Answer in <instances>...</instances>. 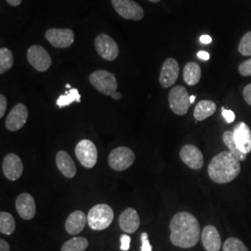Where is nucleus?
Instances as JSON below:
<instances>
[{"label":"nucleus","mask_w":251,"mask_h":251,"mask_svg":"<svg viewBox=\"0 0 251 251\" xmlns=\"http://www.w3.org/2000/svg\"><path fill=\"white\" fill-rule=\"evenodd\" d=\"M171 242L181 249L195 247L200 239V226L197 218L189 212L173 216L170 224Z\"/></svg>","instance_id":"nucleus-1"},{"label":"nucleus","mask_w":251,"mask_h":251,"mask_svg":"<svg viewBox=\"0 0 251 251\" xmlns=\"http://www.w3.org/2000/svg\"><path fill=\"white\" fill-rule=\"evenodd\" d=\"M240 171V161L230 151L218 153L211 159L207 168L209 178L219 184L233 181Z\"/></svg>","instance_id":"nucleus-2"},{"label":"nucleus","mask_w":251,"mask_h":251,"mask_svg":"<svg viewBox=\"0 0 251 251\" xmlns=\"http://www.w3.org/2000/svg\"><path fill=\"white\" fill-rule=\"evenodd\" d=\"M88 225L92 230L101 231L108 228L114 221V210L106 204H98L91 207L88 214Z\"/></svg>","instance_id":"nucleus-3"},{"label":"nucleus","mask_w":251,"mask_h":251,"mask_svg":"<svg viewBox=\"0 0 251 251\" xmlns=\"http://www.w3.org/2000/svg\"><path fill=\"white\" fill-rule=\"evenodd\" d=\"M90 84L100 93L112 96L117 90V81L114 74L105 70H97L90 75Z\"/></svg>","instance_id":"nucleus-4"},{"label":"nucleus","mask_w":251,"mask_h":251,"mask_svg":"<svg viewBox=\"0 0 251 251\" xmlns=\"http://www.w3.org/2000/svg\"><path fill=\"white\" fill-rule=\"evenodd\" d=\"M135 153L131 149L120 146L110 152L108 157V163L111 169L116 171H123L127 170L134 163Z\"/></svg>","instance_id":"nucleus-5"},{"label":"nucleus","mask_w":251,"mask_h":251,"mask_svg":"<svg viewBox=\"0 0 251 251\" xmlns=\"http://www.w3.org/2000/svg\"><path fill=\"white\" fill-rule=\"evenodd\" d=\"M75 156L81 165L87 169H92L98 161V150L90 140H82L75 146Z\"/></svg>","instance_id":"nucleus-6"},{"label":"nucleus","mask_w":251,"mask_h":251,"mask_svg":"<svg viewBox=\"0 0 251 251\" xmlns=\"http://www.w3.org/2000/svg\"><path fill=\"white\" fill-rule=\"evenodd\" d=\"M169 102L175 115H186L191 105L188 91L182 86H175L169 94Z\"/></svg>","instance_id":"nucleus-7"},{"label":"nucleus","mask_w":251,"mask_h":251,"mask_svg":"<svg viewBox=\"0 0 251 251\" xmlns=\"http://www.w3.org/2000/svg\"><path fill=\"white\" fill-rule=\"evenodd\" d=\"M112 5L117 13L124 19L140 21L144 18V9L133 0H112Z\"/></svg>","instance_id":"nucleus-8"},{"label":"nucleus","mask_w":251,"mask_h":251,"mask_svg":"<svg viewBox=\"0 0 251 251\" xmlns=\"http://www.w3.org/2000/svg\"><path fill=\"white\" fill-rule=\"evenodd\" d=\"M27 60L38 72H45L51 65L50 56L42 46L30 47L27 51Z\"/></svg>","instance_id":"nucleus-9"},{"label":"nucleus","mask_w":251,"mask_h":251,"mask_svg":"<svg viewBox=\"0 0 251 251\" xmlns=\"http://www.w3.org/2000/svg\"><path fill=\"white\" fill-rule=\"evenodd\" d=\"M95 49L100 56L106 61H115L118 57L119 49L111 36L100 34L95 39Z\"/></svg>","instance_id":"nucleus-10"},{"label":"nucleus","mask_w":251,"mask_h":251,"mask_svg":"<svg viewBox=\"0 0 251 251\" xmlns=\"http://www.w3.org/2000/svg\"><path fill=\"white\" fill-rule=\"evenodd\" d=\"M47 40L57 49H65L72 45L75 41V34L71 29L50 28L46 32Z\"/></svg>","instance_id":"nucleus-11"},{"label":"nucleus","mask_w":251,"mask_h":251,"mask_svg":"<svg viewBox=\"0 0 251 251\" xmlns=\"http://www.w3.org/2000/svg\"><path fill=\"white\" fill-rule=\"evenodd\" d=\"M179 157L190 169L198 171L204 165V156L197 146L193 144L184 145L179 151Z\"/></svg>","instance_id":"nucleus-12"},{"label":"nucleus","mask_w":251,"mask_h":251,"mask_svg":"<svg viewBox=\"0 0 251 251\" xmlns=\"http://www.w3.org/2000/svg\"><path fill=\"white\" fill-rule=\"evenodd\" d=\"M179 73V66L178 62L173 59H167L163 65L159 75V83L164 89H168L175 84L178 79Z\"/></svg>","instance_id":"nucleus-13"},{"label":"nucleus","mask_w":251,"mask_h":251,"mask_svg":"<svg viewBox=\"0 0 251 251\" xmlns=\"http://www.w3.org/2000/svg\"><path fill=\"white\" fill-rule=\"evenodd\" d=\"M2 170L4 175L9 180H17L24 172V165L22 159L15 153H9L4 157Z\"/></svg>","instance_id":"nucleus-14"},{"label":"nucleus","mask_w":251,"mask_h":251,"mask_svg":"<svg viewBox=\"0 0 251 251\" xmlns=\"http://www.w3.org/2000/svg\"><path fill=\"white\" fill-rule=\"evenodd\" d=\"M28 109L23 103H18L12 108L6 119V127L10 131H17L26 123Z\"/></svg>","instance_id":"nucleus-15"},{"label":"nucleus","mask_w":251,"mask_h":251,"mask_svg":"<svg viewBox=\"0 0 251 251\" xmlns=\"http://www.w3.org/2000/svg\"><path fill=\"white\" fill-rule=\"evenodd\" d=\"M15 205L19 215L24 220L30 221L36 215V202L32 195L28 193H23L19 195Z\"/></svg>","instance_id":"nucleus-16"},{"label":"nucleus","mask_w":251,"mask_h":251,"mask_svg":"<svg viewBox=\"0 0 251 251\" xmlns=\"http://www.w3.org/2000/svg\"><path fill=\"white\" fill-rule=\"evenodd\" d=\"M233 138L241 152L248 154L251 152V127L245 122H240L233 127Z\"/></svg>","instance_id":"nucleus-17"},{"label":"nucleus","mask_w":251,"mask_h":251,"mask_svg":"<svg viewBox=\"0 0 251 251\" xmlns=\"http://www.w3.org/2000/svg\"><path fill=\"white\" fill-rule=\"evenodd\" d=\"M118 222L121 230L127 233H134L141 225L139 214L132 207L125 209L119 216Z\"/></svg>","instance_id":"nucleus-18"},{"label":"nucleus","mask_w":251,"mask_h":251,"mask_svg":"<svg viewBox=\"0 0 251 251\" xmlns=\"http://www.w3.org/2000/svg\"><path fill=\"white\" fill-rule=\"evenodd\" d=\"M201 240L206 251H219L222 248L221 235L213 225H207L203 229Z\"/></svg>","instance_id":"nucleus-19"},{"label":"nucleus","mask_w":251,"mask_h":251,"mask_svg":"<svg viewBox=\"0 0 251 251\" xmlns=\"http://www.w3.org/2000/svg\"><path fill=\"white\" fill-rule=\"evenodd\" d=\"M86 224H88V217L81 210H75L68 216L65 222V230L66 232L72 235L80 233Z\"/></svg>","instance_id":"nucleus-20"},{"label":"nucleus","mask_w":251,"mask_h":251,"mask_svg":"<svg viewBox=\"0 0 251 251\" xmlns=\"http://www.w3.org/2000/svg\"><path fill=\"white\" fill-rule=\"evenodd\" d=\"M56 165L64 177L68 179H72L75 176L76 167L68 152L65 151H59L57 152Z\"/></svg>","instance_id":"nucleus-21"},{"label":"nucleus","mask_w":251,"mask_h":251,"mask_svg":"<svg viewBox=\"0 0 251 251\" xmlns=\"http://www.w3.org/2000/svg\"><path fill=\"white\" fill-rule=\"evenodd\" d=\"M217 110L215 102L208 100H200L194 111V117L197 121H203L206 118L213 116Z\"/></svg>","instance_id":"nucleus-22"},{"label":"nucleus","mask_w":251,"mask_h":251,"mask_svg":"<svg viewBox=\"0 0 251 251\" xmlns=\"http://www.w3.org/2000/svg\"><path fill=\"white\" fill-rule=\"evenodd\" d=\"M201 78V67L198 63L190 62L183 68V79L189 86L197 85Z\"/></svg>","instance_id":"nucleus-23"},{"label":"nucleus","mask_w":251,"mask_h":251,"mask_svg":"<svg viewBox=\"0 0 251 251\" xmlns=\"http://www.w3.org/2000/svg\"><path fill=\"white\" fill-rule=\"evenodd\" d=\"M223 141L225 145L228 147L229 151L232 152L239 161H245L247 159V154L241 152L236 145V143L233 138V131H225L223 135Z\"/></svg>","instance_id":"nucleus-24"},{"label":"nucleus","mask_w":251,"mask_h":251,"mask_svg":"<svg viewBox=\"0 0 251 251\" xmlns=\"http://www.w3.org/2000/svg\"><path fill=\"white\" fill-rule=\"evenodd\" d=\"M16 229V223L13 218L9 212L1 211L0 213V232L6 235H10L14 233Z\"/></svg>","instance_id":"nucleus-25"},{"label":"nucleus","mask_w":251,"mask_h":251,"mask_svg":"<svg viewBox=\"0 0 251 251\" xmlns=\"http://www.w3.org/2000/svg\"><path fill=\"white\" fill-rule=\"evenodd\" d=\"M89 247V241L85 237H74L64 243L61 251H85Z\"/></svg>","instance_id":"nucleus-26"},{"label":"nucleus","mask_w":251,"mask_h":251,"mask_svg":"<svg viewBox=\"0 0 251 251\" xmlns=\"http://www.w3.org/2000/svg\"><path fill=\"white\" fill-rule=\"evenodd\" d=\"M81 96L78 92V90L76 89H70L67 91H65V93L61 95L56 103L58 105V107L63 108L70 105L74 101H77V102H80Z\"/></svg>","instance_id":"nucleus-27"},{"label":"nucleus","mask_w":251,"mask_h":251,"mask_svg":"<svg viewBox=\"0 0 251 251\" xmlns=\"http://www.w3.org/2000/svg\"><path fill=\"white\" fill-rule=\"evenodd\" d=\"M13 55L9 49L2 48L0 50V74L8 72L13 66Z\"/></svg>","instance_id":"nucleus-28"},{"label":"nucleus","mask_w":251,"mask_h":251,"mask_svg":"<svg viewBox=\"0 0 251 251\" xmlns=\"http://www.w3.org/2000/svg\"><path fill=\"white\" fill-rule=\"evenodd\" d=\"M223 251H250L246 245L236 237L228 238L223 247Z\"/></svg>","instance_id":"nucleus-29"},{"label":"nucleus","mask_w":251,"mask_h":251,"mask_svg":"<svg viewBox=\"0 0 251 251\" xmlns=\"http://www.w3.org/2000/svg\"><path fill=\"white\" fill-rule=\"evenodd\" d=\"M238 51L243 56H251V31L243 36L238 46Z\"/></svg>","instance_id":"nucleus-30"},{"label":"nucleus","mask_w":251,"mask_h":251,"mask_svg":"<svg viewBox=\"0 0 251 251\" xmlns=\"http://www.w3.org/2000/svg\"><path fill=\"white\" fill-rule=\"evenodd\" d=\"M238 71L243 76H251V58L239 65Z\"/></svg>","instance_id":"nucleus-31"},{"label":"nucleus","mask_w":251,"mask_h":251,"mask_svg":"<svg viewBox=\"0 0 251 251\" xmlns=\"http://www.w3.org/2000/svg\"><path fill=\"white\" fill-rule=\"evenodd\" d=\"M141 241H142L141 251H152V246H151V244L149 242V239H148V233H142Z\"/></svg>","instance_id":"nucleus-32"},{"label":"nucleus","mask_w":251,"mask_h":251,"mask_svg":"<svg viewBox=\"0 0 251 251\" xmlns=\"http://www.w3.org/2000/svg\"><path fill=\"white\" fill-rule=\"evenodd\" d=\"M130 242H131V238L130 236H128L127 234H122L120 237V243H121V251H127L129 250L130 247Z\"/></svg>","instance_id":"nucleus-33"},{"label":"nucleus","mask_w":251,"mask_h":251,"mask_svg":"<svg viewBox=\"0 0 251 251\" xmlns=\"http://www.w3.org/2000/svg\"><path fill=\"white\" fill-rule=\"evenodd\" d=\"M223 110V117H225V121L228 124L233 123L235 119V115L232 110H226L225 107L222 108Z\"/></svg>","instance_id":"nucleus-34"},{"label":"nucleus","mask_w":251,"mask_h":251,"mask_svg":"<svg viewBox=\"0 0 251 251\" xmlns=\"http://www.w3.org/2000/svg\"><path fill=\"white\" fill-rule=\"evenodd\" d=\"M7 106H8L7 98L3 94H1L0 95V118L4 117L7 110Z\"/></svg>","instance_id":"nucleus-35"},{"label":"nucleus","mask_w":251,"mask_h":251,"mask_svg":"<svg viewBox=\"0 0 251 251\" xmlns=\"http://www.w3.org/2000/svg\"><path fill=\"white\" fill-rule=\"evenodd\" d=\"M243 96L246 102L251 106V83L245 87V89L243 90Z\"/></svg>","instance_id":"nucleus-36"},{"label":"nucleus","mask_w":251,"mask_h":251,"mask_svg":"<svg viewBox=\"0 0 251 251\" xmlns=\"http://www.w3.org/2000/svg\"><path fill=\"white\" fill-rule=\"evenodd\" d=\"M199 41H200V43H202L204 45H207L212 42V38H211V36H207V35H203V36H200Z\"/></svg>","instance_id":"nucleus-37"},{"label":"nucleus","mask_w":251,"mask_h":251,"mask_svg":"<svg viewBox=\"0 0 251 251\" xmlns=\"http://www.w3.org/2000/svg\"><path fill=\"white\" fill-rule=\"evenodd\" d=\"M198 57L202 61H208L209 58H210V55H209L208 52L205 51V50H201V51L198 52Z\"/></svg>","instance_id":"nucleus-38"},{"label":"nucleus","mask_w":251,"mask_h":251,"mask_svg":"<svg viewBox=\"0 0 251 251\" xmlns=\"http://www.w3.org/2000/svg\"><path fill=\"white\" fill-rule=\"evenodd\" d=\"M10 247L9 243L5 241L4 239H0V251H9Z\"/></svg>","instance_id":"nucleus-39"},{"label":"nucleus","mask_w":251,"mask_h":251,"mask_svg":"<svg viewBox=\"0 0 251 251\" xmlns=\"http://www.w3.org/2000/svg\"><path fill=\"white\" fill-rule=\"evenodd\" d=\"M8 2V4H9L10 6L12 7H17L19 5H21L22 1L23 0H6Z\"/></svg>","instance_id":"nucleus-40"},{"label":"nucleus","mask_w":251,"mask_h":251,"mask_svg":"<svg viewBox=\"0 0 251 251\" xmlns=\"http://www.w3.org/2000/svg\"><path fill=\"white\" fill-rule=\"evenodd\" d=\"M111 97H112L113 99L117 100H120L122 98V94H121L120 92H118V91H116V92H114V93L112 94Z\"/></svg>","instance_id":"nucleus-41"},{"label":"nucleus","mask_w":251,"mask_h":251,"mask_svg":"<svg viewBox=\"0 0 251 251\" xmlns=\"http://www.w3.org/2000/svg\"><path fill=\"white\" fill-rule=\"evenodd\" d=\"M196 95H192V96H190V103L191 104H193L194 102H195V100H196Z\"/></svg>","instance_id":"nucleus-42"},{"label":"nucleus","mask_w":251,"mask_h":251,"mask_svg":"<svg viewBox=\"0 0 251 251\" xmlns=\"http://www.w3.org/2000/svg\"><path fill=\"white\" fill-rule=\"evenodd\" d=\"M150 2H152V3H157V2H159V1H161V0H149Z\"/></svg>","instance_id":"nucleus-43"},{"label":"nucleus","mask_w":251,"mask_h":251,"mask_svg":"<svg viewBox=\"0 0 251 251\" xmlns=\"http://www.w3.org/2000/svg\"><path fill=\"white\" fill-rule=\"evenodd\" d=\"M65 87H66L67 89H72V88H71V85H69V84H67Z\"/></svg>","instance_id":"nucleus-44"}]
</instances>
